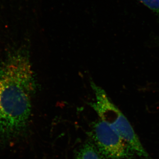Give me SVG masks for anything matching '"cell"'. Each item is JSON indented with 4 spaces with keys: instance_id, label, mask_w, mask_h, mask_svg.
Listing matches in <instances>:
<instances>
[{
    "instance_id": "cell-1",
    "label": "cell",
    "mask_w": 159,
    "mask_h": 159,
    "mask_svg": "<svg viewBox=\"0 0 159 159\" xmlns=\"http://www.w3.org/2000/svg\"><path fill=\"white\" fill-rule=\"evenodd\" d=\"M35 89L29 53L13 51L0 64V139L14 138L26 128Z\"/></svg>"
},
{
    "instance_id": "cell-2",
    "label": "cell",
    "mask_w": 159,
    "mask_h": 159,
    "mask_svg": "<svg viewBox=\"0 0 159 159\" xmlns=\"http://www.w3.org/2000/svg\"><path fill=\"white\" fill-rule=\"evenodd\" d=\"M90 84L96 95V100L90 103V105L97 112L99 119L112 127L135 154L142 159H152L143 147L130 123L111 101L105 91L93 81H91Z\"/></svg>"
},
{
    "instance_id": "cell-3",
    "label": "cell",
    "mask_w": 159,
    "mask_h": 159,
    "mask_svg": "<svg viewBox=\"0 0 159 159\" xmlns=\"http://www.w3.org/2000/svg\"><path fill=\"white\" fill-rule=\"evenodd\" d=\"M91 135L96 147L106 159H129L135 154L118 133L100 119L93 124Z\"/></svg>"
},
{
    "instance_id": "cell-4",
    "label": "cell",
    "mask_w": 159,
    "mask_h": 159,
    "mask_svg": "<svg viewBox=\"0 0 159 159\" xmlns=\"http://www.w3.org/2000/svg\"><path fill=\"white\" fill-rule=\"evenodd\" d=\"M74 159H106L92 140L84 142L75 152Z\"/></svg>"
},
{
    "instance_id": "cell-5",
    "label": "cell",
    "mask_w": 159,
    "mask_h": 159,
    "mask_svg": "<svg viewBox=\"0 0 159 159\" xmlns=\"http://www.w3.org/2000/svg\"><path fill=\"white\" fill-rule=\"evenodd\" d=\"M159 17V0H139Z\"/></svg>"
},
{
    "instance_id": "cell-6",
    "label": "cell",
    "mask_w": 159,
    "mask_h": 159,
    "mask_svg": "<svg viewBox=\"0 0 159 159\" xmlns=\"http://www.w3.org/2000/svg\"><path fill=\"white\" fill-rule=\"evenodd\" d=\"M158 44H159V43H158Z\"/></svg>"
}]
</instances>
